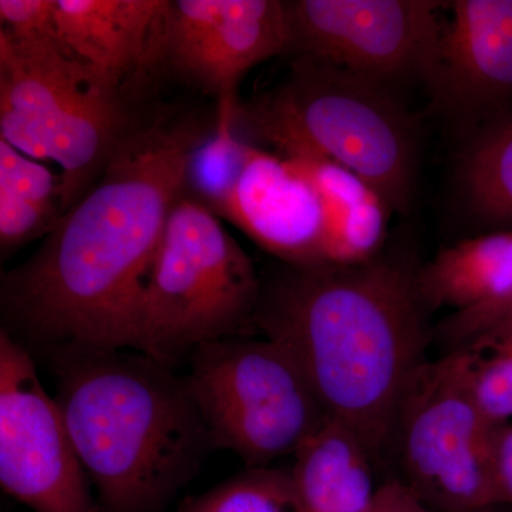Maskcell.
<instances>
[{
  "label": "cell",
  "mask_w": 512,
  "mask_h": 512,
  "mask_svg": "<svg viewBox=\"0 0 512 512\" xmlns=\"http://www.w3.org/2000/svg\"><path fill=\"white\" fill-rule=\"evenodd\" d=\"M180 512H301L291 473L249 467L207 493L188 498Z\"/></svg>",
  "instance_id": "ffe728a7"
},
{
  "label": "cell",
  "mask_w": 512,
  "mask_h": 512,
  "mask_svg": "<svg viewBox=\"0 0 512 512\" xmlns=\"http://www.w3.org/2000/svg\"><path fill=\"white\" fill-rule=\"evenodd\" d=\"M136 103L59 37L0 30V140L60 165L64 214L99 180Z\"/></svg>",
  "instance_id": "5b68a950"
},
{
  "label": "cell",
  "mask_w": 512,
  "mask_h": 512,
  "mask_svg": "<svg viewBox=\"0 0 512 512\" xmlns=\"http://www.w3.org/2000/svg\"><path fill=\"white\" fill-rule=\"evenodd\" d=\"M234 121L218 117L214 134L192 153L184 183V195L225 221L252 147L238 136Z\"/></svg>",
  "instance_id": "d6986e66"
},
{
  "label": "cell",
  "mask_w": 512,
  "mask_h": 512,
  "mask_svg": "<svg viewBox=\"0 0 512 512\" xmlns=\"http://www.w3.org/2000/svg\"><path fill=\"white\" fill-rule=\"evenodd\" d=\"M447 3L433 0H293L285 2L289 50L389 86L429 82Z\"/></svg>",
  "instance_id": "30bf717a"
},
{
  "label": "cell",
  "mask_w": 512,
  "mask_h": 512,
  "mask_svg": "<svg viewBox=\"0 0 512 512\" xmlns=\"http://www.w3.org/2000/svg\"><path fill=\"white\" fill-rule=\"evenodd\" d=\"M47 350L101 512H163L214 450L187 377L133 349Z\"/></svg>",
  "instance_id": "3957f363"
},
{
  "label": "cell",
  "mask_w": 512,
  "mask_h": 512,
  "mask_svg": "<svg viewBox=\"0 0 512 512\" xmlns=\"http://www.w3.org/2000/svg\"><path fill=\"white\" fill-rule=\"evenodd\" d=\"M167 0H56L57 37L113 92H151Z\"/></svg>",
  "instance_id": "5bb4252c"
},
{
  "label": "cell",
  "mask_w": 512,
  "mask_h": 512,
  "mask_svg": "<svg viewBox=\"0 0 512 512\" xmlns=\"http://www.w3.org/2000/svg\"><path fill=\"white\" fill-rule=\"evenodd\" d=\"M366 512H431L403 481L393 480L379 487Z\"/></svg>",
  "instance_id": "cb8c5ba5"
},
{
  "label": "cell",
  "mask_w": 512,
  "mask_h": 512,
  "mask_svg": "<svg viewBox=\"0 0 512 512\" xmlns=\"http://www.w3.org/2000/svg\"><path fill=\"white\" fill-rule=\"evenodd\" d=\"M429 311H473L512 292V231H494L444 248L416 271Z\"/></svg>",
  "instance_id": "2e32d148"
},
{
  "label": "cell",
  "mask_w": 512,
  "mask_h": 512,
  "mask_svg": "<svg viewBox=\"0 0 512 512\" xmlns=\"http://www.w3.org/2000/svg\"><path fill=\"white\" fill-rule=\"evenodd\" d=\"M187 377L212 448L248 467L295 454L328 413L301 367L274 340L238 336L205 343Z\"/></svg>",
  "instance_id": "52a82bcc"
},
{
  "label": "cell",
  "mask_w": 512,
  "mask_h": 512,
  "mask_svg": "<svg viewBox=\"0 0 512 512\" xmlns=\"http://www.w3.org/2000/svg\"><path fill=\"white\" fill-rule=\"evenodd\" d=\"M217 123V110L138 101L96 184L2 275V329L26 346L134 350L165 225Z\"/></svg>",
  "instance_id": "6da1fadb"
},
{
  "label": "cell",
  "mask_w": 512,
  "mask_h": 512,
  "mask_svg": "<svg viewBox=\"0 0 512 512\" xmlns=\"http://www.w3.org/2000/svg\"><path fill=\"white\" fill-rule=\"evenodd\" d=\"M35 360L0 329V485L35 512H101Z\"/></svg>",
  "instance_id": "9c48e42d"
},
{
  "label": "cell",
  "mask_w": 512,
  "mask_h": 512,
  "mask_svg": "<svg viewBox=\"0 0 512 512\" xmlns=\"http://www.w3.org/2000/svg\"><path fill=\"white\" fill-rule=\"evenodd\" d=\"M295 456L291 473L301 512H366L375 500L372 453L342 421L326 416Z\"/></svg>",
  "instance_id": "9a60e30c"
},
{
  "label": "cell",
  "mask_w": 512,
  "mask_h": 512,
  "mask_svg": "<svg viewBox=\"0 0 512 512\" xmlns=\"http://www.w3.org/2000/svg\"><path fill=\"white\" fill-rule=\"evenodd\" d=\"M460 348L470 355L471 392L481 412L495 426L511 421L512 332L483 336Z\"/></svg>",
  "instance_id": "44dd1931"
},
{
  "label": "cell",
  "mask_w": 512,
  "mask_h": 512,
  "mask_svg": "<svg viewBox=\"0 0 512 512\" xmlns=\"http://www.w3.org/2000/svg\"><path fill=\"white\" fill-rule=\"evenodd\" d=\"M289 50L281 0H167L156 50V74L168 73L234 117L249 70Z\"/></svg>",
  "instance_id": "8fae6325"
},
{
  "label": "cell",
  "mask_w": 512,
  "mask_h": 512,
  "mask_svg": "<svg viewBox=\"0 0 512 512\" xmlns=\"http://www.w3.org/2000/svg\"><path fill=\"white\" fill-rule=\"evenodd\" d=\"M429 84L441 103L488 116L512 101V0L448 2Z\"/></svg>",
  "instance_id": "4fadbf2b"
},
{
  "label": "cell",
  "mask_w": 512,
  "mask_h": 512,
  "mask_svg": "<svg viewBox=\"0 0 512 512\" xmlns=\"http://www.w3.org/2000/svg\"><path fill=\"white\" fill-rule=\"evenodd\" d=\"M261 278L221 220L175 202L138 312L134 350L175 369L205 343L255 332Z\"/></svg>",
  "instance_id": "8992f818"
},
{
  "label": "cell",
  "mask_w": 512,
  "mask_h": 512,
  "mask_svg": "<svg viewBox=\"0 0 512 512\" xmlns=\"http://www.w3.org/2000/svg\"><path fill=\"white\" fill-rule=\"evenodd\" d=\"M235 131L285 158L346 168L390 211L406 212L416 171V121L386 84L309 56H293L268 92L238 104Z\"/></svg>",
  "instance_id": "277c9868"
},
{
  "label": "cell",
  "mask_w": 512,
  "mask_h": 512,
  "mask_svg": "<svg viewBox=\"0 0 512 512\" xmlns=\"http://www.w3.org/2000/svg\"><path fill=\"white\" fill-rule=\"evenodd\" d=\"M504 440L507 443V446L510 447L512 451V420L505 423L504 426Z\"/></svg>",
  "instance_id": "d4e9b609"
},
{
  "label": "cell",
  "mask_w": 512,
  "mask_h": 512,
  "mask_svg": "<svg viewBox=\"0 0 512 512\" xmlns=\"http://www.w3.org/2000/svg\"><path fill=\"white\" fill-rule=\"evenodd\" d=\"M62 178L0 140V254L9 258L62 220Z\"/></svg>",
  "instance_id": "e0dca14e"
},
{
  "label": "cell",
  "mask_w": 512,
  "mask_h": 512,
  "mask_svg": "<svg viewBox=\"0 0 512 512\" xmlns=\"http://www.w3.org/2000/svg\"><path fill=\"white\" fill-rule=\"evenodd\" d=\"M227 221L284 264H325L328 207L288 158L251 147Z\"/></svg>",
  "instance_id": "7c38bea8"
},
{
  "label": "cell",
  "mask_w": 512,
  "mask_h": 512,
  "mask_svg": "<svg viewBox=\"0 0 512 512\" xmlns=\"http://www.w3.org/2000/svg\"><path fill=\"white\" fill-rule=\"evenodd\" d=\"M441 330L454 349L483 336L512 332V292L473 311L453 313L444 320Z\"/></svg>",
  "instance_id": "7402d4cb"
},
{
  "label": "cell",
  "mask_w": 512,
  "mask_h": 512,
  "mask_svg": "<svg viewBox=\"0 0 512 512\" xmlns=\"http://www.w3.org/2000/svg\"><path fill=\"white\" fill-rule=\"evenodd\" d=\"M460 181L474 217L512 231V101L490 114L468 144Z\"/></svg>",
  "instance_id": "ac0fdd59"
},
{
  "label": "cell",
  "mask_w": 512,
  "mask_h": 512,
  "mask_svg": "<svg viewBox=\"0 0 512 512\" xmlns=\"http://www.w3.org/2000/svg\"><path fill=\"white\" fill-rule=\"evenodd\" d=\"M426 303L416 271L394 259L288 265L261 279L254 325L291 353L328 416L376 456L426 365Z\"/></svg>",
  "instance_id": "7a4b0ae2"
},
{
  "label": "cell",
  "mask_w": 512,
  "mask_h": 512,
  "mask_svg": "<svg viewBox=\"0 0 512 512\" xmlns=\"http://www.w3.org/2000/svg\"><path fill=\"white\" fill-rule=\"evenodd\" d=\"M56 0H0V30L13 36H57Z\"/></svg>",
  "instance_id": "603a6c76"
},
{
  "label": "cell",
  "mask_w": 512,
  "mask_h": 512,
  "mask_svg": "<svg viewBox=\"0 0 512 512\" xmlns=\"http://www.w3.org/2000/svg\"><path fill=\"white\" fill-rule=\"evenodd\" d=\"M498 426L487 420L471 392L466 348L427 362L394 427L404 484L430 511L477 512L500 504L494 477Z\"/></svg>",
  "instance_id": "ba28073f"
}]
</instances>
